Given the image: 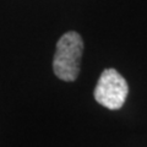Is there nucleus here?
<instances>
[{
    "mask_svg": "<svg viewBox=\"0 0 147 147\" xmlns=\"http://www.w3.org/2000/svg\"><path fill=\"white\" fill-rule=\"evenodd\" d=\"M84 52V40L77 32H66L57 43L53 59V70L58 79L72 82L80 72V61Z\"/></svg>",
    "mask_w": 147,
    "mask_h": 147,
    "instance_id": "obj_1",
    "label": "nucleus"
},
{
    "mask_svg": "<svg viewBox=\"0 0 147 147\" xmlns=\"http://www.w3.org/2000/svg\"><path fill=\"white\" fill-rule=\"evenodd\" d=\"M94 99L110 110L120 109L129 94V86L115 69H105L94 88Z\"/></svg>",
    "mask_w": 147,
    "mask_h": 147,
    "instance_id": "obj_2",
    "label": "nucleus"
}]
</instances>
